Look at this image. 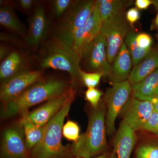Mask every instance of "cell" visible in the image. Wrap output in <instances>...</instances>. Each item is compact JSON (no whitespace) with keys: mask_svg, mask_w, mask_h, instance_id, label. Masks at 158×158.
Segmentation results:
<instances>
[{"mask_svg":"<svg viewBox=\"0 0 158 158\" xmlns=\"http://www.w3.org/2000/svg\"><path fill=\"white\" fill-rule=\"evenodd\" d=\"M71 85L62 79H44L32 85L16 98L4 105L1 118H10L27 113L29 109L61 96L70 90Z\"/></svg>","mask_w":158,"mask_h":158,"instance_id":"1","label":"cell"},{"mask_svg":"<svg viewBox=\"0 0 158 158\" xmlns=\"http://www.w3.org/2000/svg\"><path fill=\"white\" fill-rule=\"evenodd\" d=\"M106 107L102 99L90 112L86 132L80 135L77 141L70 148L73 156L91 158L106 151Z\"/></svg>","mask_w":158,"mask_h":158,"instance_id":"2","label":"cell"},{"mask_svg":"<svg viewBox=\"0 0 158 158\" xmlns=\"http://www.w3.org/2000/svg\"><path fill=\"white\" fill-rule=\"evenodd\" d=\"M75 96L71 98L44 126L42 139L31 152V158H64L72 156L70 148L62 143V128Z\"/></svg>","mask_w":158,"mask_h":158,"instance_id":"3","label":"cell"},{"mask_svg":"<svg viewBox=\"0 0 158 158\" xmlns=\"http://www.w3.org/2000/svg\"><path fill=\"white\" fill-rule=\"evenodd\" d=\"M37 57L40 69H53L66 72L71 78L74 88L81 81L80 57L71 48L52 39L45 41Z\"/></svg>","mask_w":158,"mask_h":158,"instance_id":"4","label":"cell"},{"mask_svg":"<svg viewBox=\"0 0 158 158\" xmlns=\"http://www.w3.org/2000/svg\"><path fill=\"white\" fill-rule=\"evenodd\" d=\"M95 1H73L68 10L59 18L51 39L71 48L74 34L87 20Z\"/></svg>","mask_w":158,"mask_h":158,"instance_id":"5","label":"cell"},{"mask_svg":"<svg viewBox=\"0 0 158 158\" xmlns=\"http://www.w3.org/2000/svg\"><path fill=\"white\" fill-rule=\"evenodd\" d=\"M132 90V86L127 80L113 84L106 91L102 100L106 107V128L109 136L115 132L116 118L131 97Z\"/></svg>","mask_w":158,"mask_h":158,"instance_id":"6","label":"cell"},{"mask_svg":"<svg viewBox=\"0 0 158 158\" xmlns=\"http://www.w3.org/2000/svg\"><path fill=\"white\" fill-rule=\"evenodd\" d=\"M125 14L115 15L102 23L100 33L106 40L108 61L111 65L131 29Z\"/></svg>","mask_w":158,"mask_h":158,"instance_id":"7","label":"cell"},{"mask_svg":"<svg viewBox=\"0 0 158 158\" xmlns=\"http://www.w3.org/2000/svg\"><path fill=\"white\" fill-rule=\"evenodd\" d=\"M80 68L88 73H100L110 77L111 65L108 61L105 38L99 33L83 52L80 62Z\"/></svg>","mask_w":158,"mask_h":158,"instance_id":"8","label":"cell"},{"mask_svg":"<svg viewBox=\"0 0 158 158\" xmlns=\"http://www.w3.org/2000/svg\"><path fill=\"white\" fill-rule=\"evenodd\" d=\"M75 94V89L71 86L68 92L45 102L32 112H28L23 115L20 119L19 124L30 122L41 127L45 126Z\"/></svg>","mask_w":158,"mask_h":158,"instance_id":"9","label":"cell"},{"mask_svg":"<svg viewBox=\"0 0 158 158\" xmlns=\"http://www.w3.org/2000/svg\"><path fill=\"white\" fill-rule=\"evenodd\" d=\"M44 79L42 72L30 70L1 84L0 99L3 104L19 96L32 85Z\"/></svg>","mask_w":158,"mask_h":158,"instance_id":"10","label":"cell"},{"mask_svg":"<svg viewBox=\"0 0 158 158\" xmlns=\"http://www.w3.org/2000/svg\"><path fill=\"white\" fill-rule=\"evenodd\" d=\"M1 158H31L26 146L22 127L13 126L4 130L2 135Z\"/></svg>","mask_w":158,"mask_h":158,"instance_id":"11","label":"cell"},{"mask_svg":"<svg viewBox=\"0 0 158 158\" xmlns=\"http://www.w3.org/2000/svg\"><path fill=\"white\" fill-rule=\"evenodd\" d=\"M102 21L96 3L87 20L75 32L73 37L72 49L81 57L88 44L100 32Z\"/></svg>","mask_w":158,"mask_h":158,"instance_id":"12","label":"cell"},{"mask_svg":"<svg viewBox=\"0 0 158 158\" xmlns=\"http://www.w3.org/2000/svg\"><path fill=\"white\" fill-rule=\"evenodd\" d=\"M49 22L44 6L38 4L35 6L30 18L29 28L25 37L28 45L37 47L45 41L48 33Z\"/></svg>","mask_w":158,"mask_h":158,"instance_id":"13","label":"cell"},{"mask_svg":"<svg viewBox=\"0 0 158 158\" xmlns=\"http://www.w3.org/2000/svg\"><path fill=\"white\" fill-rule=\"evenodd\" d=\"M123 109V121L135 131L143 129L154 111L153 107L150 102L140 100L133 96Z\"/></svg>","mask_w":158,"mask_h":158,"instance_id":"14","label":"cell"},{"mask_svg":"<svg viewBox=\"0 0 158 158\" xmlns=\"http://www.w3.org/2000/svg\"><path fill=\"white\" fill-rule=\"evenodd\" d=\"M31 60L23 51L15 49L1 62L0 79L1 84L14 77L31 70Z\"/></svg>","mask_w":158,"mask_h":158,"instance_id":"15","label":"cell"},{"mask_svg":"<svg viewBox=\"0 0 158 158\" xmlns=\"http://www.w3.org/2000/svg\"><path fill=\"white\" fill-rule=\"evenodd\" d=\"M136 140L135 131L123 120L113 142L117 158H130Z\"/></svg>","mask_w":158,"mask_h":158,"instance_id":"16","label":"cell"},{"mask_svg":"<svg viewBox=\"0 0 158 158\" xmlns=\"http://www.w3.org/2000/svg\"><path fill=\"white\" fill-rule=\"evenodd\" d=\"M111 65L110 77L113 84L127 81L133 65L132 59L124 43Z\"/></svg>","mask_w":158,"mask_h":158,"instance_id":"17","label":"cell"},{"mask_svg":"<svg viewBox=\"0 0 158 158\" xmlns=\"http://www.w3.org/2000/svg\"><path fill=\"white\" fill-rule=\"evenodd\" d=\"M158 68V48H153L148 56L133 67L128 81L132 86L143 81Z\"/></svg>","mask_w":158,"mask_h":158,"instance_id":"18","label":"cell"},{"mask_svg":"<svg viewBox=\"0 0 158 158\" xmlns=\"http://www.w3.org/2000/svg\"><path fill=\"white\" fill-rule=\"evenodd\" d=\"M0 24L12 33L25 37L27 31L25 26L19 19L12 5L6 2H1Z\"/></svg>","mask_w":158,"mask_h":158,"instance_id":"19","label":"cell"},{"mask_svg":"<svg viewBox=\"0 0 158 158\" xmlns=\"http://www.w3.org/2000/svg\"><path fill=\"white\" fill-rule=\"evenodd\" d=\"M132 96L146 100L158 95V68L141 81L132 86Z\"/></svg>","mask_w":158,"mask_h":158,"instance_id":"20","label":"cell"},{"mask_svg":"<svg viewBox=\"0 0 158 158\" xmlns=\"http://www.w3.org/2000/svg\"><path fill=\"white\" fill-rule=\"evenodd\" d=\"M102 23L118 15L125 14L126 9L131 6L133 1L97 0L95 1Z\"/></svg>","mask_w":158,"mask_h":158,"instance_id":"21","label":"cell"},{"mask_svg":"<svg viewBox=\"0 0 158 158\" xmlns=\"http://www.w3.org/2000/svg\"><path fill=\"white\" fill-rule=\"evenodd\" d=\"M136 34L131 29L128 33L125 39L124 43L127 46L130 55L132 59L133 66H135L141 62L152 51V48L141 49L136 43Z\"/></svg>","mask_w":158,"mask_h":158,"instance_id":"22","label":"cell"},{"mask_svg":"<svg viewBox=\"0 0 158 158\" xmlns=\"http://www.w3.org/2000/svg\"><path fill=\"white\" fill-rule=\"evenodd\" d=\"M19 125L23 129L26 146L31 152L42 139L44 127H41L30 122Z\"/></svg>","mask_w":158,"mask_h":158,"instance_id":"23","label":"cell"},{"mask_svg":"<svg viewBox=\"0 0 158 158\" xmlns=\"http://www.w3.org/2000/svg\"><path fill=\"white\" fill-rule=\"evenodd\" d=\"M136 154L137 158H158V142L142 143L137 148Z\"/></svg>","mask_w":158,"mask_h":158,"instance_id":"24","label":"cell"},{"mask_svg":"<svg viewBox=\"0 0 158 158\" xmlns=\"http://www.w3.org/2000/svg\"><path fill=\"white\" fill-rule=\"evenodd\" d=\"M80 80L88 88H95L99 84L103 74L100 73H88L82 70L80 68L79 70Z\"/></svg>","mask_w":158,"mask_h":158,"instance_id":"25","label":"cell"},{"mask_svg":"<svg viewBox=\"0 0 158 158\" xmlns=\"http://www.w3.org/2000/svg\"><path fill=\"white\" fill-rule=\"evenodd\" d=\"M62 135L66 139L76 142L80 137V127L77 123L68 120L63 125Z\"/></svg>","mask_w":158,"mask_h":158,"instance_id":"26","label":"cell"},{"mask_svg":"<svg viewBox=\"0 0 158 158\" xmlns=\"http://www.w3.org/2000/svg\"><path fill=\"white\" fill-rule=\"evenodd\" d=\"M73 1L71 0H55L52 5V13L55 17L59 19L68 10Z\"/></svg>","mask_w":158,"mask_h":158,"instance_id":"27","label":"cell"},{"mask_svg":"<svg viewBox=\"0 0 158 158\" xmlns=\"http://www.w3.org/2000/svg\"><path fill=\"white\" fill-rule=\"evenodd\" d=\"M103 94L102 91L96 88H88L85 92V98L90 103L92 107L95 108L101 100V98Z\"/></svg>","mask_w":158,"mask_h":158,"instance_id":"28","label":"cell"},{"mask_svg":"<svg viewBox=\"0 0 158 158\" xmlns=\"http://www.w3.org/2000/svg\"><path fill=\"white\" fill-rule=\"evenodd\" d=\"M158 135V113L154 111L143 129Z\"/></svg>","mask_w":158,"mask_h":158,"instance_id":"29","label":"cell"},{"mask_svg":"<svg viewBox=\"0 0 158 158\" xmlns=\"http://www.w3.org/2000/svg\"><path fill=\"white\" fill-rule=\"evenodd\" d=\"M135 40L140 48L144 49L152 48V39L149 34L144 33L136 34Z\"/></svg>","mask_w":158,"mask_h":158,"instance_id":"30","label":"cell"},{"mask_svg":"<svg viewBox=\"0 0 158 158\" xmlns=\"http://www.w3.org/2000/svg\"><path fill=\"white\" fill-rule=\"evenodd\" d=\"M125 16L128 22L132 27L133 24L138 21L140 19V11L137 8H130L126 12Z\"/></svg>","mask_w":158,"mask_h":158,"instance_id":"31","label":"cell"},{"mask_svg":"<svg viewBox=\"0 0 158 158\" xmlns=\"http://www.w3.org/2000/svg\"><path fill=\"white\" fill-rule=\"evenodd\" d=\"M35 1L33 0H19L18 1L20 8L25 11H29L35 6Z\"/></svg>","mask_w":158,"mask_h":158,"instance_id":"32","label":"cell"},{"mask_svg":"<svg viewBox=\"0 0 158 158\" xmlns=\"http://www.w3.org/2000/svg\"><path fill=\"white\" fill-rule=\"evenodd\" d=\"M135 5L138 9H146L152 5V0H136Z\"/></svg>","mask_w":158,"mask_h":158,"instance_id":"33","label":"cell"},{"mask_svg":"<svg viewBox=\"0 0 158 158\" xmlns=\"http://www.w3.org/2000/svg\"><path fill=\"white\" fill-rule=\"evenodd\" d=\"M9 48L6 44H1L0 46V61H2L5 59L9 54Z\"/></svg>","mask_w":158,"mask_h":158,"instance_id":"34","label":"cell"},{"mask_svg":"<svg viewBox=\"0 0 158 158\" xmlns=\"http://www.w3.org/2000/svg\"><path fill=\"white\" fill-rule=\"evenodd\" d=\"M75 158H83L80 157H76ZM94 158H117L116 153L113 150L110 151L105 152L103 153L102 154L98 156L97 157Z\"/></svg>","mask_w":158,"mask_h":158,"instance_id":"35","label":"cell"},{"mask_svg":"<svg viewBox=\"0 0 158 158\" xmlns=\"http://www.w3.org/2000/svg\"><path fill=\"white\" fill-rule=\"evenodd\" d=\"M147 101L150 102L152 104L154 111L158 113V95L148 99Z\"/></svg>","mask_w":158,"mask_h":158,"instance_id":"36","label":"cell"},{"mask_svg":"<svg viewBox=\"0 0 158 158\" xmlns=\"http://www.w3.org/2000/svg\"><path fill=\"white\" fill-rule=\"evenodd\" d=\"M152 5L156 7L158 11V0H152Z\"/></svg>","mask_w":158,"mask_h":158,"instance_id":"37","label":"cell"},{"mask_svg":"<svg viewBox=\"0 0 158 158\" xmlns=\"http://www.w3.org/2000/svg\"><path fill=\"white\" fill-rule=\"evenodd\" d=\"M155 23L157 27H158V11L156 17L155 19Z\"/></svg>","mask_w":158,"mask_h":158,"instance_id":"38","label":"cell"},{"mask_svg":"<svg viewBox=\"0 0 158 158\" xmlns=\"http://www.w3.org/2000/svg\"><path fill=\"white\" fill-rule=\"evenodd\" d=\"M64 158H73V156H69L66 157Z\"/></svg>","mask_w":158,"mask_h":158,"instance_id":"39","label":"cell"}]
</instances>
